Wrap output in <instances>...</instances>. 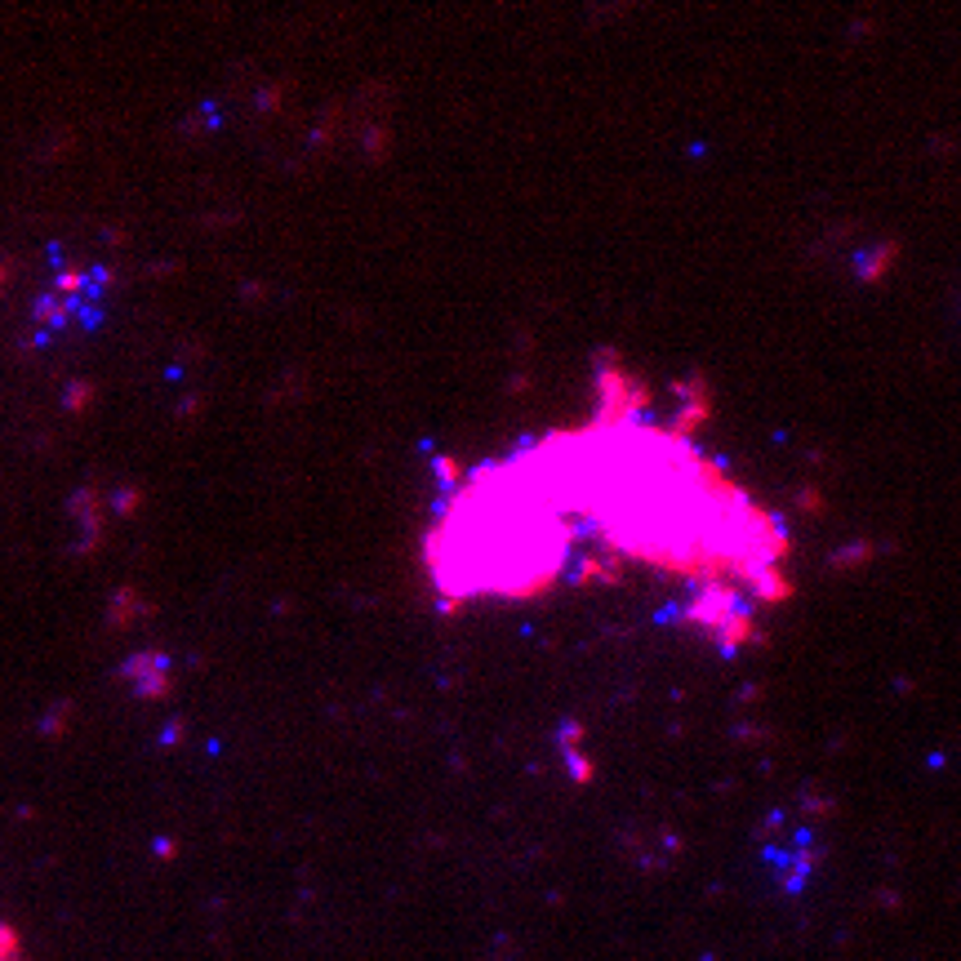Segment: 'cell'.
<instances>
[{"mask_svg": "<svg viewBox=\"0 0 961 961\" xmlns=\"http://www.w3.org/2000/svg\"><path fill=\"white\" fill-rule=\"evenodd\" d=\"M0 961H23V939L5 917H0Z\"/></svg>", "mask_w": 961, "mask_h": 961, "instance_id": "6da1fadb", "label": "cell"}]
</instances>
